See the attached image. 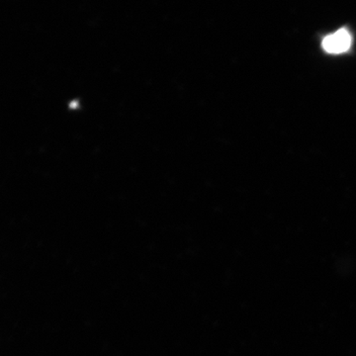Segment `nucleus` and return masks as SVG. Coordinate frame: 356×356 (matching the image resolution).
I'll return each mask as SVG.
<instances>
[{"mask_svg": "<svg viewBox=\"0 0 356 356\" xmlns=\"http://www.w3.org/2000/svg\"><path fill=\"white\" fill-rule=\"evenodd\" d=\"M351 42L353 39L350 32L346 29H341L325 37L323 40L322 47L327 53L339 55L350 50Z\"/></svg>", "mask_w": 356, "mask_h": 356, "instance_id": "nucleus-1", "label": "nucleus"}]
</instances>
